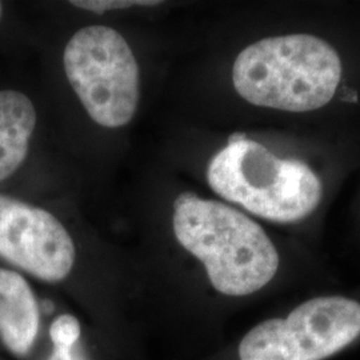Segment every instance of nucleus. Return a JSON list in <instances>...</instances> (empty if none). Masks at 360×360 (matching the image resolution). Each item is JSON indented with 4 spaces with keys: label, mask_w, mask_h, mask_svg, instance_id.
<instances>
[{
    "label": "nucleus",
    "mask_w": 360,
    "mask_h": 360,
    "mask_svg": "<svg viewBox=\"0 0 360 360\" xmlns=\"http://www.w3.org/2000/svg\"><path fill=\"white\" fill-rule=\"evenodd\" d=\"M172 223L178 242L205 264L220 294H254L278 272L279 254L267 233L232 207L181 193L175 200Z\"/></svg>",
    "instance_id": "1"
},
{
    "label": "nucleus",
    "mask_w": 360,
    "mask_h": 360,
    "mask_svg": "<svg viewBox=\"0 0 360 360\" xmlns=\"http://www.w3.org/2000/svg\"><path fill=\"white\" fill-rule=\"evenodd\" d=\"M342 79L334 47L314 35L262 39L240 52L232 83L248 103L307 112L331 102Z\"/></svg>",
    "instance_id": "2"
},
{
    "label": "nucleus",
    "mask_w": 360,
    "mask_h": 360,
    "mask_svg": "<svg viewBox=\"0 0 360 360\" xmlns=\"http://www.w3.org/2000/svg\"><path fill=\"white\" fill-rule=\"evenodd\" d=\"M207 180L219 196L276 223L307 218L322 200V181L304 162L279 158L243 135L211 159Z\"/></svg>",
    "instance_id": "3"
},
{
    "label": "nucleus",
    "mask_w": 360,
    "mask_h": 360,
    "mask_svg": "<svg viewBox=\"0 0 360 360\" xmlns=\"http://www.w3.org/2000/svg\"><path fill=\"white\" fill-rule=\"evenodd\" d=\"M65 75L101 126H126L139 103V67L126 39L105 26L84 27L65 50Z\"/></svg>",
    "instance_id": "4"
},
{
    "label": "nucleus",
    "mask_w": 360,
    "mask_h": 360,
    "mask_svg": "<svg viewBox=\"0 0 360 360\" xmlns=\"http://www.w3.org/2000/svg\"><path fill=\"white\" fill-rule=\"evenodd\" d=\"M360 336V303L319 296L250 330L239 345L240 360H323Z\"/></svg>",
    "instance_id": "5"
},
{
    "label": "nucleus",
    "mask_w": 360,
    "mask_h": 360,
    "mask_svg": "<svg viewBox=\"0 0 360 360\" xmlns=\"http://www.w3.org/2000/svg\"><path fill=\"white\" fill-rule=\"evenodd\" d=\"M0 257L46 282L72 270L75 245L49 211L0 195Z\"/></svg>",
    "instance_id": "6"
},
{
    "label": "nucleus",
    "mask_w": 360,
    "mask_h": 360,
    "mask_svg": "<svg viewBox=\"0 0 360 360\" xmlns=\"http://www.w3.org/2000/svg\"><path fill=\"white\" fill-rule=\"evenodd\" d=\"M39 331V306L26 279L0 269V339L15 355H26Z\"/></svg>",
    "instance_id": "7"
},
{
    "label": "nucleus",
    "mask_w": 360,
    "mask_h": 360,
    "mask_svg": "<svg viewBox=\"0 0 360 360\" xmlns=\"http://www.w3.org/2000/svg\"><path fill=\"white\" fill-rule=\"evenodd\" d=\"M35 126L37 111L25 94L0 91V181L25 162Z\"/></svg>",
    "instance_id": "8"
},
{
    "label": "nucleus",
    "mask_w": 360,
    "mask_h": 360,
    "mask_svg": "<svg viewBox=\"0 0 360 360\" xmlns=\"http://www.w3.org/2000/svg\"><path fill=\"white\" fill-rule=\"evenodd\" d=\"M80 335V323L74 315L56 318L50 327L53 349L49 360H89L79 346Z\"/></svg>",
    "instance_id": "9"
},
{
    "label": "nucleus",
    "mask_w": 360,
    "mask_h": 360,
    "mask_svg": "<svg viewBox=\"0 0 360 360\" xmlns=\"http://www.w3.org/2000/svg\"><path fill=\"white\" fill-rule=\"evenodd\" d=\"M160 1L154 0H77L71 1L72 6L79 8L92 11V13H102L111 10H120V8H129L132 6H156Z\"/></svg>",
    "instance_id": "10"
},
{
    "label": "nucleus",
    "mask_w": 360,
    "mask_h": 360,
    "mask_svg": "<svg viewBox=\"0 0 360 360\" xmlns=\"http://www.w3.org/2000/svg\"><path fill=\"white\" fill-rule=\"evenodd\" d=\"M0 16H1V3H0Z\"/></svg>",
    "instance_id": "11"
}]
</instances>
